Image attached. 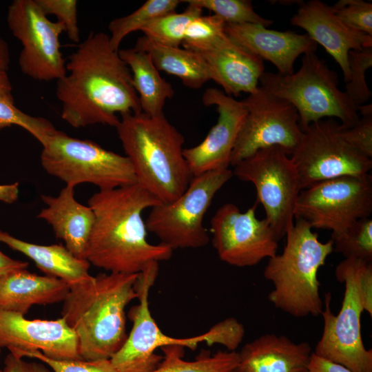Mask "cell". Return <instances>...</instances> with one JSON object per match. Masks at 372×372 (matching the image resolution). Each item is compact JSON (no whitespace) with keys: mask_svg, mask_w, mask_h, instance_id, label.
Returning <instances> with one entry per match:
<instances>
[{"mask_svg":"<svg viewBox=\"0 0 372 372\" xmlns=\"http://www.w3.org/2000/svg\"><path fill=\"white\" fill-rule=\"evenodd\" d=\"M56 81L61 116L73 127L118 125L120 115L141 112L130 70L112 48L109 35L90 32L66 62Z\"/></svg>","mask_w":372,"mask_h":372,"instance_id":"obj_1","label":"cell"},{"mask_svg":"<svg viewBox=\"0 0 372 372\" xmlns=\"http://www.w3.org/2000/svg\"><path fill=\"white\" fill-rule=\"evenodd\" d=\"M161 203L138 184L99 190L88 206L94 220L85 259L109 273H138L152 262L169 260L173 249L147 239L143 211Z\"/></svg>","mask_w":372,"mask_h":372,"instance_id":"obj_2","label":"cell"},{"mask_svg":"<svg viewBox=\"0 0 372 372\" xmlns=\"http://www.w3.org/2000/svg\"><path fill=\"white\" fill-rule=\"evenodd\" d=\"M138 273H100L70 288L61 317L76 333L83 360H110L126 338L125 307L137 298Z\"/></svg>","mask_w":372,"mask_h":372,"instance_id":"obj_3","label":"cell"},{"mask_svg":"<svg viewBox=\"0 0 372 372\" xmlns=\"http://www.w3.org/2000/svg\"><path fill=\"white\" fill-rule=\"evenodd\" d=\"M116 129L136 183L161 203H172L187 188L193 176L183 155V134L164 112L120 115Z\"/></svg>","mask_w":372,"mask_h":372,"instance_id":"obj_4","label":"cell"},{"mask_svg":"<svg viewBox=\"0 0 372 372\" xmlns=\"http://www.w3.org/2000/svg\"><path fill=\"white\" fill-rule=\"evenodd\" d=\"M158 274V262H152L138 273L135 289L138 303L129 310L132 328L122 347L110 361L118 372H150L161 363L163 356L156 350L178 345L191 350L205 342L208 346L218 344L234 351L245 335L242 324L234 318H226L212 326L204 333L189 338H175L165 334L152 316L149 294Z\"/></svg>","mask_w":372,"mask_h":372,"instance_id":"obj_5","label":"cell"},{"mask_svg":"<svg viewBox=\"0 0 372 372\" xmlns=\"http://www.w3.org/2000/svg\"><path fill=\"white\" fill-rule=\"evenodd\" d=\"M281 254L269 258L263 276L273 283L269 300L294 316H318L323 311L318 271L333 251V241L322 242L310 225L297 219L287 230Z\"/></svg>","mask_w":372,"mask_h":372,"instance_id":"obj_6","label":"cell"},{"mask_svg":"<svg viewBox=\"0 0 372 372\" xmlns=\"http://www.w3.org/2000/svg\"><path fill=\"white\" fill-rule=\"evenodd\" d=\"M335 276L344 284L342 307L333 314L331 294H325L323 331L313 353L351 372H372V349L365 348L361 334L362 313L372 316V262L344 258Z\"/></svg>","mask_w":372,"mask_h":372,"instance_id":"obj_7","label":"cell"},{"mask_svg":"<svg viewBox=\"0 0 372 372\" xmlns=\"http://www.w3.org/2000/svg\"><path fill=\"white\" fill-rule=\"evenodd\" d=\"M338 83L337 73L316 52L303 54L296 72L284 75L265 72L259 81L260 87L295 107L302 130L324 118H338L347 128L357 123L358 107Z\"/></svg>","mask_w":372,"mask_h":372,"instance_id":"obj_8","label":"cell"},{"mask_svg":"<svg viewBox=\"0 0 372 372\" xmlns=\"http://www.w3.org/2000/svg\"><path fill=\"white\" fill-rule=\"evenodd\" d=\"M44 170L75 187L91 183L107 190L136 183L133 166L126 156L86 139L73 138L56 130L41 145Z\"/></svg>","mask_w":372,"mask_h":372,"instance_id":"obj_9","label":"cell"},{"mask_svg":"<svg viewBox=\"0 0 372 372\" xmlns=\"http://www.w3.org/2000/svg\"><path fill=\"white\" fill-rule=\"evenodd\" d=\"M233 176L229 168L193 176L186 190L175 200L151 208L146 219L147 231L174 249H196L209 241L204 216L216 194Z\"/></svg>","mask_w":372,"mask_h":372,"instance_id":"obj_10","label":"cell"},{"mask_svg":"<svg viewBox=\"0 0 372 372\" xmlns=\"http://www.w3.org/2000/svg\"><path fill=\"white\" fill-rule=\"evenodd\" d=\"M280 147L260 149L234 166L233 175L251 182L265 218L278 241L293 225L296 202L302 191L296 168Z\"/></svg>","mask_w":372,"mask_h":372,"instance_id":"obj_11","label":"cell"},{"mask_svg":"<svg viewBox=\"0 0 372 372\" xmlns=\"http://www.w3.org/2000/svg\"><path fill=\"white\" fill-rule=\"evenodd\" d=\"M302 132L290 157L302 190L334 178L369 174L372 160L347 142L341 124L333 118L313 123Z\"/></svg>","mask_w":372,"mask_h":372,"instance_id":"obj_12","label":"cell"},{"mask_svg":"<svg viewBox=\"0 0 372 372\" xmlns=\"http://www.w3.org/2000/svg\"><path fill=\"white\" fill-rule=\"evenodd\" d=\"M372 212V178L344 176L324 180L302 189L294 211L296 219L311 228L339 233Z\"/></svg>","mask_w":372,"mask_h":372,"instance_id":"obj_13","label":"cell"},{"mask_svg":"<svg viewBox=\"0 0 372 372\" xmlns=\"http://www.w3.org/2000/svg\"><path fill=\"white\" fill-rule=\"evenodd\" d=\"M7 22L13 35L21 43L19 56L21 72L39 81L59 80L66 72L59 37L64 25L52 22L36 0H14L10 5Z\"/></svg>","mask_w":372,"mask_h":372,"instance_id":"obj_14","label":"cell"},{"mask_svg":"<svg viewBox=\"0 0 372 372\" xmlns=\"http://www.w3.org/2000/svg\"><path fill=\"white\" fill-rule=\"evenodd\" d=\"M242 102L247 114L230 165L235 166L257 151L271 146H278L291 156L303 133L295 107L260 86Z\"/></svg>","mask_w":372,"mask_h":372,"instance_id":"obj_15","label":"cell"},{"mask_svg":"<svg viewBox=\"0 0 372 372\" xmlns=\"http://www.w3.org/2000/svg\"><path fill=\"white\" fill-rule=\"evenodd\" d=\"M256 205L241 212L234 204L220 207L211 220V242L219 258L232 266L251 267L277 254L278 240L266 218L256 216Z\"/></svg>","mask_w":372,"mask_h":372,"instance_id":"obj_16","label":"cell"},{"mask_svg":"<svg viewBox=\"0 0 372 372\" xmlns=\"http://www.w3.org/2000/svg\"><path fill=\"white\" fill-rule=\"evenodd\" d=\"M202 101L206 106H216L218 117L198 145L183 149L193 176L228 168L247 114L242 101H237L217 88L207 89Z\"/></svg>","mask_w":372,"mask_h":372,"instance_id":"obj_17","label":"cell"},{"mask_svg":"<svg viewBox=\"0 0 372 372\" xmlns=\"http://www.w3.org/2000/svg\"><path fill=\"white\" fill-rule=\"evenodd\" d=\"M11 353L39 351L59 360H82L78 338L63 318L29 320L0 309V349Z\"/></svg>","mask_w":372,"mask_h":372,"instance_id":"obj_18","label":"cell"},{"mask_svg":"<svg viewBox=\"0 0 372 372\" xmlns=\"http://www.w3.org/2000/svg\"><path fill=\"white\" fill-rule=\"evenodd\" d=\"M291 23L304 30L326 50L341 68L346 83L350 80L349 52L372 47V36L346 25L331 7L320 0L300 3Z\"/></svg>","mask_w":372,"mask_h":372,"instance_id":"obj_19","label":"cell"},{"mask_svg":"<svg viewBox=\"0 0 372 372\" xmlns=\"http://www.w3.org/2000/svg\"><path fill=\"white\" fill-rule=\"evenodd\" d=\"M225 32L233 41L271 62L284 75L294 72V63L299 56L316 52L318 47L307 34L269 30L256 23H226Z\"/></svg>","mask_w":372,"mask_h":372,"instance_id":"obj_20","label":"cell"},{"mask_svg":"<svg viewBox=\"0 0 372 372\" xmlns=\"http://www.w3.org/2000/svg\"><path fill=\"white\" fill-rule=\"evenodd\" d=\"M200 54L210 67L214 81L229 95L255 92L265 72L264 61L239 45L227 34Z\"/></svg>","mask_w":372,"mask_h":372,"instance_id":"obj_21","label":"cell"},{"mask_svg":"<svg viewBox=\"0 0 372 372\" xmlns=\"http://www.w3.org/2000/svg\"><path fill=\"white\" fill-rule=\"evenodd\" d=\"M46 207L37 218L49 224L65 247L76 258L85 259L90 233L94 220L92 209L79 203L74 187L65 185L56 196H41Z\"/></svg>","mask_w":372,"mask_h":372,"instance_id":"obj_22","label":"cell"},{"mask_svg":"<svg viewBox=\"0 0 372 372\" xmlns=\"http://www.w3.org/2000/svg\"><path fill=\"white\" fill-rule=\"evenodd\" d=\"M234 372H304L312 353L306 342L267 333L246 343Z\"/></svg>","mask_w":372,"mask_h":372,"instance_id":"obj_23","label":"cell"},{"mask_svg":"<svg viewBox=\"0 0 372 372\" xmlns=\"http://www.w3.org/2000/svg\"><path fill=\"white\" fill-rule=\"evenodd\" d=\"M70 291L65 281L24 269L0 276V309L25 316L33 305L63 302Z\"/></svg>","mask_w":372,"mask_h":372,"instance_id":"obj_24","label":"cell"},{"mask_svg":"<svg viewBox=\"0 0 372 372\" xmlns=\"http://www.w3.org/2000/svg\"><path fill=\"white\" fill-rule=\"evenodd\" d=\"M0 242L28 257L47 276L65 281L70 288L90 283L94 279L89 273V262L76 258L65 246L34 244L1 230Z\"/></svg>","mask_w":372,"mask_h":372,"instance_id":"obj_25","label":"cell"},{"mask_svg":"<svg viewBox=\"0 0 372 372\" xmlns=\"http://www.w3.org/2000/svg\"><path fill=\"white\" fill-rule=\"evenodd\" d=\"M134 48L147 52L158 70L177 76L186 87L198 89L206 82L214 81L210 67L197 52L161 45L144 36L136 40Z\"/></svg>","mask_w":372,"mask_h":372,"instance_id":"obj_26","label":"cell"},{"mask_svg":"<svg viewBox=\"0 0 372 372\" xmlns=\"http://www.w3.org/2000/svg\"><path fill=\"white\" fill-rule=\"evenodd\" d=\"M118 54L132 73L141 112L151 116L163 113L165 102L174 96V90L161 76L150 55L134 48L118 50Z\"/></svg>","mask_w":372,"mask_h":372,"instance_id":"obj_27","label":"cell"},{"mask_svg":"<svg viewBox=\"0 0 372 372\" xmlns=\"http://www.w3.org/2000/svg\"><path fill=\"white\" fill-rule=\"evenodd\" d=\"M163 352L159 365L150 372H234L238 363L236 351H218L211 354L202 350L192 361L184 360V347L178 345L161 348Z\"/></svg>","mask_w":372,"mask_h":372,"instance_id":"obj_28","label":"cell"},{"mask_svg":"<svg viewBox=\"0 0 372 372\" xmlns=\"http://www.w3.org/2000/svg\"><path fill=\"white\" fill-rule=\"evenodd\" d=\"M12 125L23 128L41 145L56 130L48 119L29 115L15 105L7 71L0 70V130Z\"/></svg>","mask_w":372,"mask_h":372,"instance_id":"obj_29","label":"cell"},{"mask_svg":"<svg viewBox=\"0 0 372 372\" xmlns=\"http://www.w3.org/2000/svg\"><path fill=\"white\" fill-rule=\"evenodd\" d=\"M182 12H172L158 17L143 26L140 31L147 39L161 45L180 47L190 21L203 13V9L192 3Z\"/></svg>","mask_w":372,"mask_h":372,"instance_id":"obj_30","label":"cell"},{"mask_svg":"<svg viewBox=\"0 0 372 372\" xmlns=\"http://www.w3.org/2000/svg\"><path fill=\"white\" fill-rule=\"evenodd\" d=\"M179 0H147L134 12L112 20L108 29L112 48L118 51L122 41L129 34L140 30L154 19L167 13L175 12Z\"/></svg>","mask_w":372,"mask_h":372,"instance_id":"obj_31","label":"cell"},{"mask_svg":"<svg viewBox=\"0 0 372 372\" xmlns=\"http://www.w3.org/2000/svg\"><path fill=\"white\" fill-rule=\"evenodd\" d=\"M333 250L345 258L372 262V219L360 218L344 230L331 234Z\"/></svg>","mask_w":372,"mask_h":372,"instance_id":"obj_32","label":"cell"},{"mask_svg":"<svg viewBox=\"0 0 372 372\" xmlns=\"http://www.w3.org/2000/svg\"><path fill=\"white\" fill-rule=\"evenodd\" d=\"M207 9L227 24L256 23L266 28L273 21L264 18L254 9L249 0H186L182 1Z\"/></svg>","mask_w":372,"mask_h":372,"instance_id":"obj_33","label":"cell"},{"mask_svg":"<svg viewBox=\"0 0 372 372\" xmlns=\"http://www.w3.org/2000/svg\"><path fill=\"white\" fill-rule=\"evenodd\" d=\"M225 24L215 14H201L188 24L182 45L184 48L197 53L204 52L226 34Z\"/></svg>","mask_w":372,"mask_h":372,"instance_id":"obj_34","label":"cell"},{"mask_svg":"<svg viewBox=\"0 0 372 372\" xmlns=\"http://www.w3.org/2000/svg\"><path fill=\"white\" fill-rule=\"evenodd\" d=\"M348 60L350 80L346 83L344 92L358 108L359 106L364 105L371 96V92L366 82L365 74L372 65V47L350 51Z\"/></svg>","mask_w":372,"mask_h":372,"instance_id":"obj_35","label":"cell"},{"mask_svg":"<svg viewBox=\"0 0 372 372\" xmlns=\"http://www.w3.org/2000/svg\"><path fill=\"white\" fill-rule=\"evenodd\" d=\"M19 358H34L47 365L53 372H118L110 360H59L49 358L39 351L12 353Z\"/></svg>","mask_w":372,"mask_h":372,"instance_id":"obj_36","label":"cell"},{"mask_svg":"<svg viewBox=\"0 0 372 372\" xmlns=\"http://www.w3.org/2000/svg\"><path fill=\"white\" fill-rule=\"evenodd\" d=\"M348 26L372 36V3L363 0H340L331 7Z\"/></svg>","mask_w":372,"mask_h":372,"instance_id":"obj_37","label":"cell"},{"mask_svg":"<svg viewBox=\"0 0 372 372\" xmlns=\"http://www.w3.org/2000/svg\"><path fill=\"white\" fill-rule=\"evenodd\" d=\"M36 2L46 16L53 14L57 17L58 21L64 25L70 41L79 43L76 0H36Z\"/></svg>","mask_w":372,"mask_h":372,"instance_id":"obj_38","label":"cell"},{"mask_svg":"<svg viewBox=\"0 0 372 372\" xmlns=\"http://www.w3.org/2000/svg\"><path fill=\"white\" fill-rule=\"evenodd\" d=\"M342 127V134L347 142L358 152L371 159L372 115L362 116L351 127Z\"/></svg>","mask_w":372,"mask_h":372,"instance_id":"obj_39","label":"cell"},{"mask_svg":"<svg viewBox=\"0 0 372 372\" xmlns=\"http://www.w3.org/2000/svg\"><path fill=\"white\" fill-rule=\"evenodd\" d=\"M40 362V361H39ZM3 372H51L44 363L28 362L23 358L17 357L11 353L4 360Z\"/></svg>","mask_w":372,"mask_h":372,"instance_id":"obj_40","label":"cell"},{"mask_svg":"<svg viewBox=\"0 0 372 372\" xmlns=\"http://www.w3.org/2000/svg\"><path fill=\"white\" fill-rule=\"evenodd\" d=\"M304 372H351L346 367L318 356L312 352Z\"/></svg>","mask_w":372,"mask_h":372,"instance_id":"obj_41","label":"cell"},{"mask_svg":"<svg viewBox=\"0 0 372 372\" xmlns=\"http://www.w3.org/2000/svg\"><path fill=\"white\" fill-rule=\"evenodd\" d=\"M27 262L14 260L0 250V276L13 271L27 269Z\"/></svg>","mask_w":372,"mask_h":372,"instance_id":"obj_42","label":"cell"},{"mask_svg":"<svg viewBox=\"0 0 372 372\" xmlns=\"http://www.w3.org/2000/svg\"><path fill=\"white\" fill-rule=\"evenodd\" d=\"M19 183L0 185V201L7 203L15 202L19 197Z\"/></svg>","mask_w":372,"mask_h":372,"instance_id":"obj_43","label":"cell"},{"mask_svg":"<svg viewBox=\"0 0 372 372\" xmlns=\"http://www.w3.org/2000/svg\"><path fill=\"white\" fill-rule=\"evenodd\" d=\"M10 62V51L7 43L0 37V70L8 71Z\"/></svg>","mask_w":372,"mask_h":372,"instance_id":"obj_44","label":"cell"},{"mask_svg":"<svg viewBox=\"0 0 372 372\" xmlns=\"http://www.w3.org/2000/svg\"><path fill=\"white\" fill-rule=\"evenodd\" d=\"M0 351H1V349H0ZM0 372H3V369H0Z\"/></svg>","mask_w":372,"mask_h":372,"instance_id":"obj_45","label":"cell"}]
</instances>
